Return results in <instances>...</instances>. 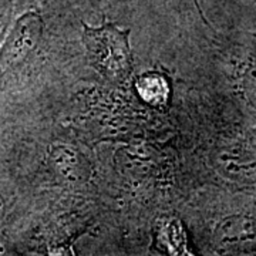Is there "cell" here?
I'll list each match as a JSON object with an SVG mask.
<instances>
[{
	"label": "cell",
	"mask_w": 256,
	"mask_h": 256,
	"mask_svg": "<svg viewBox=\"0 0 256 256\" xmlns=\"http://www.w3.org/2000/svg\"><path fill=\"white\" fill-rule=\"evenodd\" d=\"M212 164L218 174L230 182L256 184V156L242 146H218L212 154Z\"/></svg>",
	"instance_id": "cell-4"
},
{
	"label": "cell",
	"mask_w": 256,
	"mask_h": 256,
	"mask_svg": "<svg viewBox=\"0 0 256 256\" xmlns=\"http://www.w3.org/2000/svg\"><path fill=\"white\" fill-rule=\"evenodd\" d=\"M44 22L36 12H28L14 22L0 44V68H16L36 52L43 38Z\"/></svg>",
	"instance_id": "cell-2"
},
{
	"label": "cell",
	"mask_w": 256,
	"mask_h": 256,
	"mask_svg": "<svg viewBox=\"0 0 256 256\" xmlns=\"http://www.w3.org/2000/svg\"><path fill=\"white\" fill-rule=\"evenodd\" d=\"M84 158L78 156L73 150V146H56L50 152V161L54 165V168L68 180H82L84 168Z\"/></svg>",
	"instance_id": "cell-6"
},
{
	"label": "cell",
	"mask_w": 256,
	"mask_h": 256,
	"mask_svg": "<svg viewBox=\"0 0 256 256\" xmlns=\"http://www.w3.org/2000/svg\"><path fill=\"white\" fill-rule=\"evenodd\" d=\"M10 14H12L10 0H0V44L4 38L8 28H9Z\"/></svg>",
	"instance_id": "cell-8"
},
{
	"label": "cell",
	"mask_w": 256,
	"mask_h": 256,
	"mask_svg": "<svg viewBox=\"0 0 256 256\" xmlns=\"http://www.w3.org/2000/svg\"><path fill=\"white\" fill-rule=\"evenodd\" d=\"M136 92L142 102L156 108H161L170 101L171 87L162 73L146 72L137 78Z\"/></svg>",
	"instance_id": "cell-5"
},
{
	"label": "cell",
	"mask_w": 256,
	"mask_h": 256,
	"mask_svg": "<svg viewBox=\"0 0 256 256\" xmlns=\"http://www.w3.org/2000/svg\"><path fill=\"white\" fill-rule=\"evenodd\" d=\"M244 88H245L248 100L250 101V104L256 108V66L250 67L245 74Z\"/></svg>",
	"instance_id": "cell-7"
},
{
	"label": "cell",
	"mask_w": 256,
	"mask_h": 256,
	"mask_svg": "<svg viewBox=\"0 0 256 256\" xmlns=\"http://www.w3.org/2000/svg\"><path fill=\"white\" fill-rule=\"evenodd\" d=\"M4 208H6V204H4V198L2 196V194H0V220L3 218V215H4Z\"/></svg>",
	"instance_id": "cell-9"
},
{
	"label": "cell",
	"mask_w": 256,
	"mask_h": 256,
	"mask_svg": "<svg viewBox=\"0 0 256 256\" xmlns=\"http://www.w3.org/2000/svg\"><path fill=\"white\" fill-rule=\"evenodd\" d=\"M82 43L92 68L106 80L124 82L132 72L130 30L104 22L100 28L82 24Z\"/></svg>",
	"instance_id": "cell-1"
},
{
	"label": "cell",
	"mask_w": 256,
	"mask_h": 256,
	"mask_svg": "<svg viewBox=\"0 0 256 256\" xmlns=\"http://www.w3.org/2000/svg\"><path fill=\"white\" fill-rule=\"evenodd\" d=\"M214 245L224 254H246L256 249V218L228 216L218 224L212 235Z\"/></svg>",
	"instance_id": "cell-3"
}]
</instances>
